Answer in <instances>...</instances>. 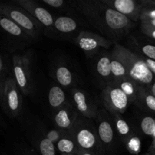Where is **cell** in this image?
<instances>
[{
	"mask_svg": "<svg viewBox=\"0 0 155 155\" xmlns=\"http://www.w3.org/2000/svg\"><path fill=\"white\" fill-rule=\"evenodd\" d=\"M136 102L145 110L155 113V96L149 89L139 86Z\"/></svg>",
	"mask_w": 155,
	"mask_h": 155,
	"instance_id": "8fae6325",
	"label": "cell"
},
{
	"mask_svg": "<svg viewBox=\"0 0 155 155\" xmlns=\"http://www.w3.org/2000/svg\"><path fill=\"white\" fill-rule=\"evenodd\" d=\"M150 91H151V93L153 94V95L155 96V81L154 82V83L152 84V86H151V88H150Z\"/></svg>",
	"mask_w": 155,
	"mask_h": 155,
	"instance_id": "d590c367",
	"label": "cell"
},
{
	"mask_svg": "<svg viewBox=\"0 0 155 155\" xmlns=\"http://www.w3.org/2000/svg\"><path fill=\"white\" fill-rule=\"evenodd\" d=\"M13 2L24 9L45 27H51L54 24V20L51 14L44 8L36 5L34 2L30 0H15Z\"/></svg>",
	"mask_w": 155,
	"mask_h": 155,
	"instance_id": "9c48e42d",
	"label": "cell"
},
{
	"mask_svg": "<svg viewBox=\"0 0 155 155\" xmlns=\"http://www.w3.org/2000/svg\"><path fill=\"white\" fill-rule=\"evenodd\" d=\"M78 155H93V154H91V153L89 152H87V151H81V152H80Z\"/></svg>",
	"mask_w": 155,
	"mask_h": 155,
	"instance_id": "8d00e7d4",
	"label": "cell"
},
{
	"mask_svg": "<svg viewBox=\"0 0 155 155\" xmlns=\"http://www.w3.org/2000/svg\"><path fill=\"white\" fill-rule=\"evenodd\" d=\"M111 61H110V67H111V74L114 76L117 80H123V79H128L127 77V70L124 64L119 60L117 57L113 54L110 55Z\"/></svg>",
	"mask_w": 155,
	"mask_h": 155,
	"instance_id": "ac0fdd59",
	"label": "cell"
},
{
	"mask_svg": "<svg viewBox=\"0 0 155 155\" xmlns=\"http://www.w3.org/2000/svg\"><path fill=\"white\" fill-rule=\"evenodd\" d=\"M42 2L52 8H60L64 3L63 0H42Z\"/></svg>",
	"mask_w": 155,
	"mask_h": 155,
	"instance_id": "f546056e",
	"label": "cell"
},
{
	"mask_svg": "<svg viewBox=\"0 0 155 155\" xmlns=\"http://www.w3.org/2000/svg\"><path fill=\"white\" fill-rule=\"evenodd\" d=\"M141 24H142V26H144V27L155 28V19L141 20Z\"/></svg>",
	"mask_w": 155,
	"mask_h": 155,
	"instance_id": "d6a6232c",
	"label": "cell"
},
{
	"mask_svg": "<svg viewBox=\"0 0 155 155\" xmlns=\"http://www.w3.org/2000/svg\"><path fill=\"white\" fill-rule=\"evenodd\" d=\"M0 35L12 45L19 46L28 39V34L16 23L0 14Z\"/></svg>",
	"mask_w": 155,
	"mask_h": 155,
	"instance_id": "52a82bcc",
	"label": "cell"
},
{
	"mask_svg": "<svg viewBox=\"0 0 155 155\" xmlns=\"http://www.w3.org/2000/svg\"><path fill=\"white\" fill-rule=\"evenodd\" d=\"M141 129L147 136H154L155 132V119L151 117H145L141 122Z\"/></svg>",
	"mask_w": 155,
	"mask_h": 155,
	"instance_id": "603a6c76",
	"label": "cell"
},
{
	"mask_svg": "<svg viewBox=\"0 0 155 155\" xmlns=\"http://www.w3.org/2000/svg\"><path fill=\"white\" fill-rule=\"evenodd\" d=\"M11 65L6 56L0 53V82L5 83L6 79L11 76Z\"/></svg>",
	"mask_w": 155,
	"mask_h": 155,
	"instance_id": "7402d4cb",
	"label": "cell"
},
{
	"mask_svg": "<svg viewBox=\"0 0 155 155\" xmlns=\"http://www.w3.org/2000/svg\"><path fill=\"white\" fill-rule=\"evenodd\" d=\"M65 94L58 86H53L48 92V102L52 107H58L65 101Z\"/></svg>",
	"mask_w": 155,
	"mask_h": 155,
	"instance_id": "2e32d148",
	"label": "cell"
},
{
	"mask_svg": "<svg viewBox=\"0 0 155 155\" xmlns=\"http://www.w3.org/2000/svg\"><path fill=\"white\" fill-rule=\"evenodd\" d=\"M0 14L10 18L30 36H36L39 32V21L15 3L0 2Z\"/></svg>",
	"mask_w": 155,
	"mask_h": 155,
	"instance_id": "3957f363",
	"label": "cell"
},
{
	"mask_svg": "<svg viewBox=\"0 0 155 155\" xmlns=\"http://www.w3.org/2000/svg\"><path fill=\"white\" fill-rule=\"evenodd\" d=\"M104 4L127 17L132 21L140 20L141 11L143 8L142 2L135 0H101Z\"/></svg>",
	"mask_w": 155,
	"mask_h": 155,
	"instance_id": "ba28073f",
	"label": "cell"
},
{
	"mask_svg": "<svg viewBox=\"0 0 155 155\" xmlns=\"http://www.w3.org/2000/svg\"><path fill=\"white\" fill-rule=\"evenodd\" d=\"M110 61H111V57L110 55L103 56L98 60L96 66L97 72L101 77L107 78L112 75Z\"/></svg>",
	"mask_w": 155,
	"mask_h": 155,
	"instance_id": "d6986e66",
	"label": "cell"
},
{
	"mask_svg": "<svg viewBox=\"0 0 155 155\" xmlns=\"http://www.w3.org/2000/svg\"><path fill=\"white\" fill-rule=\"evenodd\" d=\"M145 155H155V150L152 148V149L150 151V152L147 153V154H145Z\"/></svg>",
	"mask_w": 155,
	"mask_h": 155,
	"instance_id": "74e56055",
	"label": "cell"
},
{
	"mask_svg": "<svg viewBox=\"0 0 155 155\" xmlns=\"http://www.w3.org/2000/svg\"><path fill=\"white\" fill-rule=\"evenodd\" d=\"M112 54L124 64L128 79L150 90L155 77L144 61L143 58L120 45H115Z\"/></svg>",
	"mask_w": 155,
	"mask_h": 155,
	"instance_id": "7a4b0ae2",
	"label": "cell"
},
{
	"mask_svg": "<svg viewBox=\"0 0 155 155\" xmlns=\"http://www.w3.org/2000/svg\"><path fill=\"white\" fill-rule=\"evenodd\" d=\"M30 54H14L12 59L13 77L24 95H28L31 90V71Z\"/></svg>",
	"mask_w": 155,
	"mask_h": 155,
	"instance_id": "5b68a950",
	"label": "cell"
},
{
	"mask_svg": "<svg viewBox=\"0 0 155 155\" xmlns=\"http://www.w3.org/2000/svg\"><path fill=\"white\" fill-rule=\"evenodd\" d=\"M153 149L155 150V140H154V146H153Z\"/></svg>",
	"mask_w": 155,
	"mask_h": 155,
	"instance_id": "f35d334b",
	"label": "cell"
},
{
	"mask_svg": "<svg viewBox=\"0 0 155 155\" xmlns=\"http://www.w3.org/2000/svg\"><path fill=\"white\" fill-rule=\"evenodd\" d=\"M142 31L146 36L155 39V28H151V27H147L142 26Z\"/></svg>",
	"mask_w": 155,
	"mask_h": 155,
	"instance_id": "4dcf8cb0",
	"label": "cell"
},
{
	"mask_svg": "<svg viewBox=\"0 0 155 155\" xmlns=\"http://www.w3.org/2000/svg\"><path fill=\"white\" fill-rule=\"evenodd\" d=\"M54 121L58 127L61 129H68L71 125V119L67 110H61L54 117Z\"/></svg>",
	"mask_w": 155,
	"mask_h": 155,
	"instance_id": "44dd1931",
	"label": "cell"
},
{
	"mask_svg": "<svg viewBox=\"0 0 155 155\" xmlns=\"http://www.w3.org/2000/svg\"><path fill=\"white\" fill-rule=\"evenodd\" d=\"M142 58H143L144 61L145 62V64H147L148 68H149V70L151 71V73L154 74V76H155V61L148 58L145 57V56Z\"/></svg>",
	"mask_w": 155,
	"mask_h": 155,
	"instance_id": "1f68e13d",
	"label": "cell"
},
{
	"mask_svg": "<svg viewBox=\"0 0 155 155\" xmlns=\"http://www.w3.org/2000/svg\"><path fill=\"white\" fill-rule=\"evenodd\" d=\"M58 149L64 154H71L74 151L75 145L68 139H61L58 142Z\"/></svg>",
	"mask_w": 155,
	"mask_h": 155,
	"instance_id": "d4e9b609",
	"label": "cell"
},
{
	"mask_svg": "<svg viewBox=\"0 0 155 155\" xmlns=\"http://www.w3.org/2000/svg\"><path fill=\"white\" fill-rule=\"evenodd\" d=\"M56 79L58 82L63 86H68L72 83L73 77L71 72L68 68L61 66L56 71Z\"/></svg>",
	"mask_w": 155,
	"mask_h": 155,
	"instance_id": "ffe728a7",
	"label": "cell"
},
{
	"mask_svg": "<svg viewBox=\"0 0 155 155\" xmlns=\"http://www.w3.org/2000/svg\"><path fill=\"white\" fill-rule=\"evenodd\" d=\"M0 106L10 117H19L22 107V98L21 90L12 75L9 76L5 82Z\"/></svg>",
	"mask_w": 155,
	"mask_h": 155,
	"instance_id": "277c9868",
	"label": "cell"
},
{
	"mask_svg": "<svg viewBox=\"0 0 155 155\" xmlns=\"http://www.w3.org/2000/svg\"><path fill=\"white\" fill-rule=\"evenodd\" d=\"M143 6L148 8H155V1L153 0H148V1H142Z\"/></svg>",
	"mask_w": 155,
	"mask_h": 155,
	"instance_id": "836d02e7",
	"label": "cell"
},
{
	"mask_svg": "<svg viewBox=\"0 0 155 155\" xmlns=\"http://www.w3.org/2000/svg\"><path fill=\"white\" fill-rule=\"evenodd\" d=\"M154 136V140H155V132H154V136Z\"/></svg>",
	"mask_w": 155,
	"mask_h": 155,
	"instance_id": "ab89813d",
	"label": "cell"
},
{
	"mask_svg": "<svg viewBox=\"0 0 155 155\" xmlns=\"http://www.w3.org/2000/svg\"><path fill=\"white\" fill-rule=\"evenodd\" d=\"M41 155H55V148L51 140L48 138L43 139L39 143Z\"/></svg>",
	"mask_w": 155,
	"mask_h": 155,
	"instance_id": "cb8c5ba5",
	"label": "cell"
},
{
	"mask_svg": "<svg viewBox=\"0 0 155 155\" xmlns=\"http://www.w3.org/2000/svg\"><path fill=\"white\" fill-rule=\"evenodd\" d=\"M77 140L79 145L83 150H90L95 147L96 139L93 133L87 129L80 130L77 134Z\"/></svg>",
	"mask_w": 155,
	"mask_h": 155,
	"instance_id": "5bb4252c",
	"label": "cell"
},
{
	"mask_svg": "<svg viewBox=\"0 0 155 155\" xmlns=\"http://www.w3.org/2000/svg\"><path fill=\"white\" fill-rule=\"evenodd\" d=\"M76 42L79 47L86 52H92L102 47L107 48L110 45V42L102 36L86 31L80 33Z\"/></svg>",
	"mask_w": 155,
	"mask_h": 155,
	"instance_id": "30bf717a",
	"label": "cell"
},
{
	"mask_svg": "<svg viewBox=\"0 0 155 155\" xmlns=\"http://www.w3.org/2000/svg\"><path fill=\"white\" fill-rule=\"evenodd\" d=\"M128 96L130 102H135L137 101L138 93H139V85L130 80V79L117 80L114 82Z\"/></svg>",
	"mask_w": 155,
	"mask_h": 155,
	"instance_id": "4fadbf2b",
	"label": "cell"
},
{
	"mask_svg": "<svg viewBox=\"0 0 155 155\" xmlns=\"http://www.w3.org/2000/svg\"><path fill=\"white\" fill-rule=\"evenodd\" d=\"M98 136L105 145L111 143L114 139V131L111 125L107 121H103L98 126Z\"/></svg>",
	"mask_w": 155,
	"mask_h": 155,
	"instance_id": "e0dca14e",
	"label": "cell"
},
{
	"mask_svg": "<svg viewBox=\"0 0 155 155\" xmlns=\"http://www.w3.org/2000/svg\"><path fill=\"white\" fill-rule=\"evenodd\" d=\"M4 84H5V83L0 82V104H1L2 98V93H3V89H4Z\"/></svg>",
	"mask_w": 155,
	"mask_h": 155,
	"instance_id": "e575fe53",
	"label": "cell"
},
{
	"mask_svg": "<svg viewBox=\"0 0 155 155\" xmlns=\"http://www.w3.org/2000/svg\"><path fill=\"white\" fill-rule=\"evenodd\" d=\"M63 155H77V154H63Z\"/></svg>",
	"mask_w": 155,
	"mask_h": 155,
	"instance_id": "60d3db41",
	"label": "cell"
},
{
	"mask_svg": "<svg viewBox=\"0 0 155 155\" xmlns=\"http://www.w3.org/2000/svg\"><path fill=\"white\" fill-rule=\"evenodd\" d=\"M148 19H155V8L143 6L142 11H141L140 21Z\"/></svg>",
	"mask_w": 155,
	"mask_h": 155,
	"instance_id": "f1b7e54d",
	"label": "cell"
},
{
	"mask_svg": "<svg viewBox=\"0 0 155 155\" xmlns=\"http://www.w3.org/2000/svg\"><path fill=\"white\" fill-rule=\"evenodd\" d=\"M101 98L108 108L117 113H124L130 103L128 96L115 83L104 89Z\"/></svg>",
	"mask_w": 155,
	"mask_h": 155,
	"instance_id": "8992f818",
	"label": "cell"
},
{
	"mask_svg": "<svg viewBox=\"0 0 155 155\" xmlns=\"http://www.w3.org/2000/svg\"><path fill=\"white\" fill-rule=\"evenodd\" d=\"M116 127L118 133L123 136H127L130 134V129L128 124L124 120L117 117L116 120Z\"/></svg>",
	"mask_w": 155,
	"mask_h": 155,
	"instance_id": "484cf974",
	"label": "cell"
},
{
	"mask_svg": "<svg viewBox=\"0 0 155 155\" xmlns=\"http://www.w3.org/2000/svg\"><path fill=\"white\" fill-rule=\"evenodd\" d=\"M77 8L92 25L110 37H120L133 27L131 20L101 1H80Z\"/></svg>",
	"mask_w": 155,
	"mask_h": 155,
	"instance_id": "6da1fadb",
	"label": "cell"
},
{
	"mask_svg": "<svg viewBox=\"0 0 155 155\" xmlns=\"http://www.w3.org/2000/svg\"><path fill=\"white\" fill-rule=\"evenodd\" d=\"M54 24L59 32L64 33L74 31L77 27V22L70 17H59L55 20Z\"/></svg>",
	"mask_w": 155,
	"mask_h": 155,
	"instance_id": "9a60e30c",
	"label": "cell"
},
{
	"mask_svg": "<svg viewBox=\"0 0 155 155\" xmlns=\"http://www.w3.org/2000/svg\"><path fill=\"white\" fill-rule=\"evenodd\" d=\"M141 51L145 57L155 61V45L147 44L141 47Z\"/></svg>",
	"mask_w": 155,
	"mask_h": 155,
	"instance_id": "83f0119b",
	"label": "cell"
},
{
	"mask_svg": "<svg viewBox=\"0 0 155 155\" xmlns=\"http://www.w3.org/2000/svg\"><path fill=\"white\" fill-rule=\"evenodd\" d=\"M127 148L129 151L133 154H138L140 151L141 142L139 138L133 137L130 139L127 142Z\"/></svg>",
	"mask_w": 155,
	"mask_h": 155,
	"instance_id": "4316f807",
	"label": "cell"
},
{
	"mask_svg": "<svg viewBox=\"0 0 155 155\" xmlns=\"http://www.w3.org/2000/svg\"><path fill=\"white\" fill-rule=\"evenodd\" d=\"M74 101L79 111L87 117H92L95 116V110L88 104L86 97L83 92L76 90L73 95Z\"/></svg>",
	"mask_w": 155,
	"mask_h": 155,
	"instance_id": "7c38bea8",
	"label": "cell"
}]
</instances>
